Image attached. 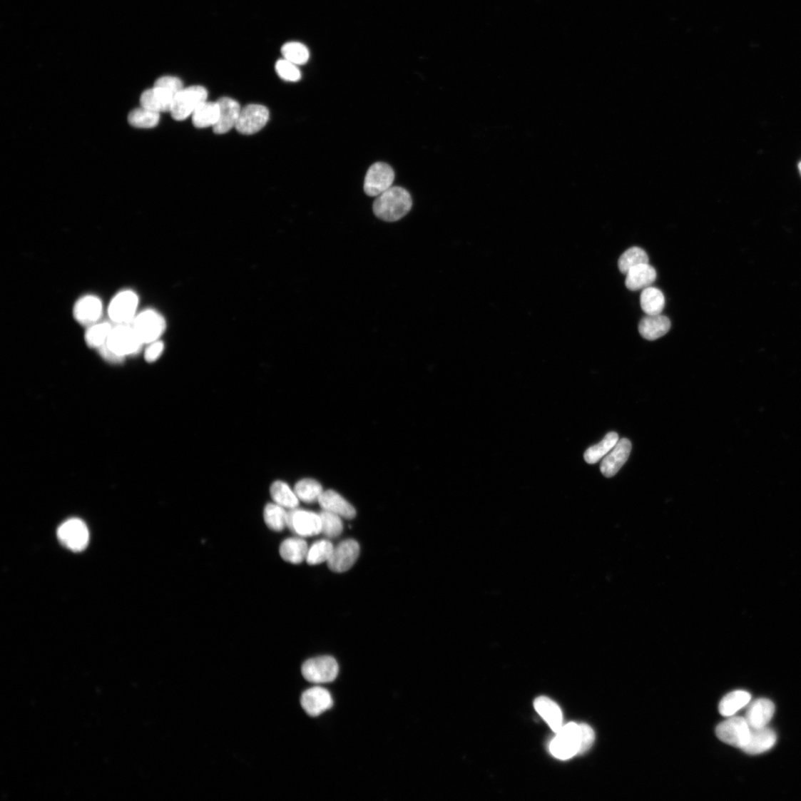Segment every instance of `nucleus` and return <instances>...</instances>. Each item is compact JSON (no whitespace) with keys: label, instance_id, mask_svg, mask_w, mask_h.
<instances>
[{"label":"nucleus","instance_id":"obj_1","mask_svg":"<svg viewBox=\"0 0 801 801\" xmlns=\"http://www.w3.org/2000/svg\"><path fill=\"white\" fill-rule=\"evenodd\" d=\"M413 206L409 193L399 186L391 188L377 197L372 210L375 215L387 222H395L404 218Z\"/></svg>","mask_w":801,"mask_h":801},{"label":"nucleus","instance_id":"obj_2","mask_svg":"<svg viewBox=\"0 0 801 801\" xmlns=\"http://www.w3.org/2000/svg\"><path fill=\"white\" fill-rule=\"evenodd\" d=\"M556 734L549 746L552 755L565 760L579 755L581 746L580 724H566Z\"/></svg>","mask_w":801,"mask_h":801},{"label":"nucleus","instance_id":"obj_3","mask_svg":"<svg viewBox=\"0 0 801 801\" xmlns=\"http://www.w3.org/2000/svg\"><path fill=\"white\" fill-rule=\"evenodd\" d=\"M208 91L203 86L183 88L175 96L170 113L178 121L188 119L201 103L208 101Z\"/></svg>","mask_w":801,"mask_h":801},{"label":"nucleus","instance_id":"obj_4","mask_svg":"<svg viewBox=\"0 0 801 801\" xmlns=\"http://www.w3.org/2000/svg\"><path fill=\"white\" fill-rule=\"evenodd\" d=\"M106 344L111 351L123 358L138 353L143 345L131 324L113 327Z\"/></svg>","mask_w":801,"mask_h":801},{"label":"nucleus","instance_id":"obj_5","mask_svg":"<svg viewBox=\"0 0 801 801\" xmlns=\"http://www.w3.org/2000/svg\"><path fill=\"white\" fill-rule=\"evenodd\" d=\"M131 325L143 345L158 341L165 330L163 316L153 310L139 313Z\"/></svg>","mask_w":801,"mask_h":801},{"label":"nucleus","instance_id":"obj_6","mask_svg":"<svg viewBox=\"0 0 801 801\" xmlns=\"http://www.w3.org/2000/svg\"><path fill=\"white\" fill-rule=\"evenodd\" d=\"M339 664L330 656H322L305 662L302 668L303 677L313 683L334 681L339 674Z\"/></svg>","mask_w":801,"mask_h":801},{"label":"nucleus","instance_id":"obj_7","mask_svg":"<svg viewBox=\"0 0 801 801\" xmlns=\"http://www.w3.org/2000/svg\"><path fill=\"white\" fill-rule=\"evenodd\" d=\"M751 728L746 719L734 717L722 722L716 729L717 737L723 743L743 750L748 743Z\"/></svg>","mask_w":801,"mask_h":801},{"label":"nucleus","instance_id":"obj_8","mask_svg":"<svg viewBox=\"0 0 801 801\" xmlns=\"http://www.w3.org/2000/svg\"><path fill=\"white\" fill-rule=\"evenodd\" d=\"M395 179L392 168L385 163L372 164L368 170L364 184L365 193L370 197H378L391 188Z\"/></svg>","mask_w":801,"mask_h":801},{"label":"nucleus","instance_id":"obj_9","mask_svg":"<svg viewBox=\"0 0 801 801\" xmlns=\"http://www.w3.org/2000/svg\"><path fill=\"white\" fill-rule=\"evenodd\" d=\"M58 537L65 547L74 552L83 551L89 541V532L83 521L79 519H70L58 530Z\"/></svg>","mask_w":801,"mask_h":801},{"label":"nucleus","instance_id":"obj_10","mask_svg":"<svg viewBox=\"0 0 801 801\" xmlns=\"http://www.w3.org/2000/svg\"><path fill=\"white\" fill-rule=\"evenodd\" d=\"M138 302V296L133 291L119 292L108 307L111 320L118 325L131 324L136 318Z\"/></svg>","mask_w":801,"mask_h":801},{"label":"nucleus","instance_id":"obj_11","mask_svg":"<svg viewBox=\"0 0 801 801\" xmlns=\"http://www.w3.org/2000/svg\"><path fill=\"white\" fill-rule=\"evenodd\" d=\"M269 118L270 113L267 107L250 104L241 108L235 129L242 135H254L266 126Z\"/></svg>","mask_w":801,"mask_h":801},{"label":"nucleus","instance_id":"obj_12","mask_svg":"<svg viewBox=\"0 0 801 801\" xmlns=\"http://www.w3.org/2000/svg\"><path fill=\"white\" fill-rule=\"evenodd\" d=\"M287 528L294 534L308 537L322 533V520L320 514L294 509L287 514Z\"/></svg>","mask_w":801,"mask_h":801},{"label":"nucleus","instance_id":"obj_13","mask_svg":"<svg viewBox=\"0 0 801 801\" xmlns=\"http://www.w3.org/2000/svg\"><path fill=\"white\" fill-rule=\"evenodd\" d=\"M360 547L354 539H347L334 548L327 561L329 568L334 572L344 573L350 570L357 561Z\"/></svg>","mask_w":801,"mask_h":801},{"label":"nucleus","instance_id":"obj_14","mask_svg":"<svg viewBox=\"0 0 801 801\" xmlns=\"http://www.w3.org/2000/svg\"><path fill=\"white\" fill-rule=\"evenodd\" d=\"M301 704L307 715L318 717L331 709L333 700L327 689L315 686L307 689L302 694Z\"/></svg>","mask_w":801,"mask_h":801},{"label":"nucleus","instance_id":"obj_15","mask_svg":"<svg viewBox=\"0 0 801 801\" xmlns=\"http://www.w3.org/2000/svg\"><path fill=\"white\" fill-rule=\"evenodd\" d=\"M103 313V304L98 297L86 295L81 297L73 307L74 319L83 326L98 322Z\"/></svg>","mask_w":801,"mask_h":801},{"label":"nucleus","instance_id":"obj_16","mask_svg":"<svg viewBox=\"0 0 801 801\" xmlns=\"http://www.w3.org/2000/svg\"><path fill=\"white\" fill-rule=\"evenodd\" d=\"M173 93L161 87L155 86L142 93L141 107L158 113H170L174 98Z\"/></svg>","mask_w":801,"mask_h":801},{"label":"nucleus","instance_id":"obj_17","mask_svg":"<svg viewBox=\"0 0 801 801\" xmlns=\"http://www.w3.org/2000/svg\"><path fill=\"white\" fill-rule=\"evenodd\" d=\"M632 449L631 442L622 439L603 460L601 471L604 476L610 478L616 475L627 461Z\"/></svg>","mask_w":801,"mask_h":801},{"label":"nucleus","instance_id":"obj_18","mask_svg":"<svg viewBox=\"0 0 801 801\" xmlns=\"http://www.w3.org/2000/svg\"><path fill=\"white\" fill-rule=\"evenodd\" d=\"M218 103L220 108L219 118L213 130L215 134L223 135L235 128L241 107L236 101L230 98H222Z\"/></svg>","mask_w":801,"mask_h":801},{"label":"nucleus","instance_id":"obj_19","mask_svg":"<svg viewBox=\"0 0 801 801\" xmlns=\"http://www.w3.org/2000/svg\"><path fill=\"white\" fill-rule=\"evenodd\" d=\"M775 711V706L771 700L758 699L750 705L745 719L751 729L765 728L773 718Z\"/></svg>","mask_w":801,"mask_h":801},{"label":"nucleus","instance_id":"obj_20","mask_svg":"<svg viewBox=\"0 0 801 801\" xmlns=\"http://www.w3.org/2000/svg\"><path fill=\"white\" fill-rule=\"evenodd\" d=\"M323 510L341 517L352 519L357 515L356 509L342 496L333 490L322 493L319 501Z\"/></svg>","mask_w":801,"mask_h":801},{"label":"nucleus","instance_id":"obj_21","mask_svg":"<svg viewBox=\"0 0 801 801\" xmlns=\"http://www.w3.org/2000/svg\"><path fill=\"white\" fill-rule=\"evenodd\" d=\"M670 321L665 315H647L639 324L641 337L648 341H655L663 337L670 328Z\"/></svg>","mask_w":801,"mask_h":801},{"label":"nucleus","instance_id":"obj_22","mask_svg":"<svg viewBox=\"0 0 801 801\" xmlns=\"http://www.w3.org/2000/svg\"><path fill=\"white\" fill-rule=\"evenodd\" d=\"M777 740L775 733L767 728L751 729L748 744L743 749L750 755H758L771 750Z\"/></svg>","mask_w":801,"mask_h":801},{"label":"nucleus","instance_id":"obj_23","mask_svg":"<svg viewBox=\"0 0 801 801\" xmlns=\"http://www.w3.org/2000/svg\"><path fill=\"white\" fill-rule=\"evenodd\" d=\"M536 711L556 733L563 726V716L560 706L547 697H539L534 701Z\"/></svg>","mask_w":801,"mask_h":801},{"label":"nucleus","instance_id":"obj_24","mask_svg":"<svg viewBox=\"0 0 801 801\" xmlns=\"http://www.w3.org/2000/svg\"><path fill=\"white\" fill-rule=\"evenodd\" d=\"M657 278L655 269L648 264L631 268L626 274V286L631 291L644 290L651 287Z\"/></svg>","mask_w":801,"mask_h":801},{"label":"nucleus","instance_id":"obj_25","mask_svg":"<svg viewBox=\"0 0 801 801\" xmlns=\"http://www.w3.org/2000/svg\"><path fill=\"white\" fill-rule=\"evenodd\" d=\"M308 550L307 544L304 539L292 537L284 540L279 552L286 562L292 564H300L306 560Z\"/></svg>","mask_w":801,"mask_h":801},{"label":"nucleus","instance_id":"obj_26","mask_svg":"<svg viewBox=\"0 0 801 801\" xmlns=\"http://www.w3.org/2000/svg\"><path fill=\"white\" fill-rule=\"evenodd\" d=\"M273 502L289 510L296 509L300 505V499L297 498L294 489L289 484L282 480L274 481L270 489Z\"/></svg>","mask_w":801,"mask_h":801},{"label":"nucleus","instance_id":"obj_27","mask_svg":"<svg viewBox=\"0 0 801 801\" xmlns=\"http://www.w3.org/2000/svg\"><path fill=\"white\" fill-rule=\"evenodd\" d=\"M220 108L218 101H205L201 103L192 116L193 123L195 127L205 128L214 127L219 118Z\"/></svg>","mask_w":801,"mask_h":801},{"label":"nucleus","instance_id":"obj_28","mask_svg":"<svg viewBox=\"0 0 801 801\" xmlns=\"http://www.w3.org/2000/svg\"><path fill=\"white\" fill-rule=\"evenodd\" d=\"M752 699L746 691H735L725 696L720 703L719 711L724 717H732L748 705Z\"/></svg>","mask_w":801,"mask_h":801},{"label":"nucleus","instance_id":"obj_29","mask_svg":"<svg viewBox=\"0 0 801 801\" xmlns=\"http://www.w3.org/2000/svg\"><path fill=\"white\" fill-rule=\"evenodd\" d=\"M665 302L663 292L654 287L644 289L641 295V306L646 315L661 314L665 307Z\"/></svg>","mask_w":801,"mask_h":801},{"label":"nucleus","instance_id":"obj_30","mask_svg":"<svg viewBox=\"0 0 801 801\" xmlns=\"http://www.w3.org/2000/svg\"><path fill=\"white\" fill-rule=\"evenodd\" d=\"M294 491L300 501L308 504L319 501L324 492L322 486L317 480L305 478L300 480L295 484Z\"/></svg>","mask_w":801,"mask_h":801},{"label":"nucleus","instance_id":"obj_31","mask_svg":"<svg viewBox=\"0 0 801 801\" xmlns=\"http://www.w3.org/2000/svg\"><path fill=\"white\" fill-rule=\"evenodd\" d=\"M287 514L286 509L275 502L268 503L264 509V519L267 526L276 532L282 531L287 527Z\"/></svg>","mask_w":801,"mask_h":801},{"label":"nucleus","instance_id":"obj_32","mask_svg":"<svg viewBox=\"0 0 801 801\" xmlns=\"http://www.w3.org/2000/svg\"><path fill=\"white\" fill-rule=\"evenodd\" d=\"M619 440L617 433H608L600 443L591 447L586 451L584 454L586 461L588 464L597 463L614 448Z\"/></svg>","mask_w":801,"mask_h":801},{"label":"nucleus","instance_id":"obj_33","mask_svg":"<svg viewBox=\"0 0 801 801\" xmlns=\"http://www.w3.org/2000/svg\"><path fill=\"white\" fill-rule=\"evenodd\" d=\"M160 114L143 107L136 108L128 116L130 125L138 128H153L160 122Z\"/></svg>","mask_w":801,"mask_h":801},{"label":"nucleus","instance_id":"obj_34","mask_svg":"<svg viewBox=\"0 0 801 801\" xmlns=\"http://www.w3.org/2000/svg\"><path fill=\"white\" fill-rule=\"evenodd\" d=\"M648 256L646 251L640 248L634 247L627 250L620 257L618 267L623 274H627L633 267L643 264H648Z\"/></svg>","mask_w":801,"mask_h":801},{"label":"nucleus","instance_id":"obj_35","mask_svg":"<svg viewBox=\"0 0 801 801\" xmlns=\"http://www.w3.org/2000/svg\"><path fill=\"white\" fill-rule=\"evenodd\" d=\"M113 327L108 322L96 323L88 327L85 334L87 345L91 348H100L105 345Z\"/></svg>","mask_w":801,"mask_h":801},{"label":"nucleus","instance_id":"obj_36","mask_svg":"<svg viewBox=\"0 0 801 801\" xmlns=\"http://www.w3.org/2000/svg\"><path fill=\"white\" fill-rule=\"evenodd\" d=\"M334 546L328 540L322 539L315 542L309 548L306 561L309 565L315 566L327 562Z\"/></svg>","mask_w":801,"mask_h":801},{"label":"nucleus","instance_id":"obj_37","mask_svg":"<svg viewBox=\"0 0 801 801\" xmlns=\"http://www.w3.org/2000/svg\"><path fill=\"white\" fill-rule=\"evenodd\" d=\"M282 53L284 59L296 66L307 63L310 58L308 49L301 43L290 42L285 44L282 48Z\"/></svg>","mask_w":801,"mask_h":801},{"label":"nucleus","instance_id":"obj_38","mask_svg":"<svg viewBox=\"0 0 801 801\" xmlns=\"http://www.w3.org/2000/svg\"><path fill=\"white\" fill-rule=\"evenodd\" d=\"M320 515L322 534L330 538H335L341 535L343 531L341 516L325 510Z\"/></svg>","mask_w":801,"mask_h":801},{"label":"nucleus","instance_id":"obj_39","mask_svg":"<svg viewBox=\"0 0 801 801\" xmlns=\"http://www.w3.org/2000/svg\"><path fill=\"white\" fill-rule=\"evenodd\" d=\"M275 71L279 77L287 82H297L302 78V73L297 66L285 59L277 61Z\"/></svg>","mask_w":801,"mask_h":801},{"label":"nucleus","instance_id":"obj_40","mask_svg":"<svg viewBox=\"0 0 801 801\" xmlns=\"http://www.w3.org/2000/svg\"><path fill=\"white\" fill-rule=\"evenodd\" d=\"M154 86L170 91L175 96L184 88L183 82L178 78L173 76L161 77L155 81Z\"/></svg>","mask_w":801,"mask_h":801},{"label":"nucleus","instance_id":"obj_41","mask_svg":"<svg viewBox=\"0 0 801 801\" xmlns=\"http://www.w3.org/2000/svg\"><path fill=\"white\" fill-rule=\"evenodd\" d=\"M581 746L579 755H583L588 751L594 742V733L591 726L587 724L581 723Z\"/></svg>","mask_w":801,"mask_h":801},{"label":"nucleus","instance_id":"obj_42","mask_svg":"<svg viewBox=\"0 0 801 801\" xmlns=\"http://www.w3.org/2000/svg\"><path fill=\"white\" fill-rule=\"evenodd\" d=\"M148 345H150L145 351V359L147 362H155L161 357L164 350V345L158 340Z\"/></svg>","mask_w":801,"mask_h":801},{"label":"nucleus","instance_id":"obj_43","mask_svg":"<svg viewBox=\"0 0 801 801\" xmlns=\"http://www.w3.org/2000/svg\"><path fill=\"white\" fill-rule=\"evenodd\" d=\"M101 356L106 361L113 363H121L125 358L117 355L116 353L111 351L106 345V344L98 348Z\"/></svg>","mask_w":801,"mask_h":801},{"label":"nucleus","instance_id":"obj_44","mask_svg":"<svg viewBox=\"0 0 801 801\" xmlns=\"http://www.w3.org/2000/svg\"><path fill=\"white\" fill-rule=\"evenodd\" d=\"M799 169H800V172H801V162H800V164H799Z\"/></svg>","mask_w":801,"mask_h":801}]
</instances>
